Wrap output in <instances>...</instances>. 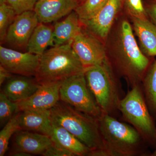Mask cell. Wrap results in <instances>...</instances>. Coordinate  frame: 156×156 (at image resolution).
I'll return each instance as SVG.
<instances>
[{
    "label": "cell",
    "instance_id": "obj_8",
    "mask_svg": "<svg viewBox=\"0 0 156 156\" xmlns=\"http://www.w3.org/2000/svg\"><path fill=\"white\" fill-rule=\"evenodd\" d=\"M85 68L103 63L108 56L101 39L84 27L70 43Z\"/></svg>",
    "mask_w": 156,
    "mask_h": 156
},
{
    "label": "cell",
    "instance_id": "obj_5",
    "mask_svg": "<svg viewBox=\"0 0 156 156\" xmlns=\"http://www.w3.org/2000/svg\"><path fill=\"white\" fill-rule=\"evenodd\" d=\"M85 72V68L74 52L70 44L54 46L40 57L35 77L40 84L64 80Z\"/></svg>",
    "mask_w": 156,
    "mask_h": 156
},
{
    "label": "cell",
    "instance_id": "obj_12",
    "mask_svg": "<svg viewBox=\"0 0 156 156\" xmlns=\"http://www.w3.org/2000/svg\"><path fill=\"white\" fill-rule=\"evenodd\" d=\"M123 0H108L103 7L88 20L83 27L101 39L106 38L122 4Z\"/></svg>",
    "mask_w": 156,
    "mask_h": 156
},
{
    "label": "cell",
    "instance_id": "obj_19",
    "mask_svg": "<svg viewBox=\"0 0 156 156\" xmlns=\"http://www.w3.org/2000/svg\"><path fill=\"white\" fill-rule=\"evenodd\" d=\"M83 27L75 11L69 14L65 19L56 23L53 28L54 46L69 44Z\"/></svg>",
    "mask_w": 156,
    "mask_h": 156
},
{
    "label": "cell",
    "instance_id": "obj_35",
    "mask_svg": "<svg viewBox=\"0 0 156 156\" xmlns=\"http://www.w3.org/2000/svg\"><path fill=\"white\" fill-rule=\"evenodd\" d=\"M153 1H156V0H153Z\"/></svg>",
    "mask_w": 156,
    "mask_h": 156
},
{
    "label": "cell",
    "instance_id": "obj_14",
    "mask_svg": "<svg viewBox=\"0 0 156 156\" xmlns=\"http://www.w3.org/2000/svg\"><path fill=\"white\" fill-rule=\"evenodd\" d=\"M40 86L35 77L12 76L7 80L2 92L9 99L17 103L30 97Z\"/></svg>",
    "mask_w": 156,
    "mask_h": 156
},
{
    "label": "cell",
    "instance_id": "obj_23",
    "mask_svg": "<svg viewBox=\"0 0 156 156\" xmlns=\"http://www.w3.org/2000/svg\"><path fill=\"white\" fill-rule=\"evenodd\" d=\"M108 0H85L75 10L81 23L93 17L105 5Z\"/></svg>",
    "mask_w": 156,
    "mask_h": 156
},
{
    "label": "cell",
    "instance_id": "obj_11",
    "mask_svg": "<svg viewBox=\"0 0 156 156\" xmlns=\"http://www.w3.org/2000/svg\"><path fill=\"white\" fill-rule=\"evenodd\" d=\"M62 81L40 84L35 92L25 100L17 102L18 112L25 110H49L60 100L59 91Z\"/></svg>",
    "mask_w": 156,
    "mask_h": 156
},
{
    "label": "cell",
    "instance_id": "obj_10",
    "mask_svg": "<svg viewBox=\"0 0 156 156\" xmlns=\"http://www.w3.org/2000/svg\"><path fill=\"white\" fill-rule=\"evenodd\" d=\"M39 23L34 10L17 15L9 27L5 40L15 48H27L29 41Z\"/></svg>",
    "mask_w": 156,
    "mask_h": 156
},
{
    "label": "cell",
    "instance_id": "obj_32",
    "mask_svg": "<svg viewBox=\"0 0 156 156\" xmlns=\"http://www.w3.org/2000/svg\"><path fill=\"white\" fill-rule=\"evenodd\" d=\"M7 3V0H0V5Z\"/></svg>",
    "mask_w": 156,
    "mask_h": 156
},
{
    "label": "cell",
    "instance_id": "obj_13",
    "mask_svg": "<svg viewBox=\"0 0 156 156\" xmlns=\"http://www.w3.org/2000/svg\"><path fill=\"white\" fill-rule=\"evenodd\" d=\"M78 0H39L35 6L39 23L55 22L75 11Z\"/></svg>",
    "mask_w": 156,
    "mask_h": 156
},
{
    "label": "cell",
    "instance_id": "obj_21",
    "mask_svg": "<svg viewBox=\"0 0 156 156\" xmlns=\"http://www.w3.org/2000/svg\"><path fill=\"white\" fill-rule=\"evenodd\" d=\"M141 86L149 110L156 121V59L146 72Z\"/></svg>",
    "mask_w": 156,
    "mask_h": 156
},
{
    "label": "cell",
    "instance_id": "obj_33",
    "mask_svg": "<svg viewBox=\"0 0 156 156\" xmlns=\"http://www.w3.org/2000/svg\"><path fill=\"white\" fill-rule=\"evenodd\" d=\"M151 156H156V147L153 152L152 153L151 155Z\"/></svg>",
    "mask_w": 156,
    "mask_h": 156
},
{
    "label": "cell",
    "instance_id": "obj_20",
    "mask_svg": "<svg viewBox=\"0 0 156 156\" xmlns=\"http://www.w3.org/2000/svg\"><path fill=\"white\" fill-rule=\"evenodd\" d=\"M49 47H54L53 28L39 23L29 41L27 51L41 56Z\"/></svg>",
    "mask_w": 156,
    "mask_h": 156
},
{
    "label": "cell",
    "instance_id": "obj_27",
    "mask_svg": "<svg viewBox=\"0 0 156 156\" xmlns=\"http://www.w3.org/2000/svg\"><path fill=\"white\" fill-rule=\"evenodd\" d=\"M126 4L131 16L139 17H147L141 0H126Z\"/></svg>",
    "mask_w": 156,
    "mask_h": 156
},
{
    "label": "cell",
    "instance_id": "obj_26",
    "mask_svg": "<svg viewBox=\"0 0 156 156\" xmlns=\"http://www.w3.org/2000/svg\"><path fill=\"white\" fill-rule=\"evenodd\" d=\"M39 0H7V4L11 6L17 15L26 11H33Z\"/></svg>",
    "mask_w": 156,
    "mask_h": 156
},
{
    "label": "cell",
    "instance_id": "obj_3",
    "mask_svg": "<svg viewBox=\"0 0 156 156\" xmlns=\"http://www.w3.org/2000/svg\"><path fill=\"white\" fill-rule=\"evenodd\" d=\"M97 119L108 156L151 155L147 144L131 125L103 112Z\"/></svg>",
    "mask_w": 156,
    "mask_h": 156
},
{
    "label": "cell",
    "instance_id": "obj_2",
    "mask_svg": "<svg viewBox=\"0 0 156 156\" xmlns=\"http://www.w3.org/2000/svg\"><path fill=\"white\" fill-rule=\"evenodd\" d=\"M51 122L65 128L91 150L89 156H108L97 118L59 100L50 110Z\"/></svg>",
    "mask_w": 156,
    "mask_h": 156
},
{
    "label": "cell",
    "instance_id": "obj_30",
    "mask_svg": "<svg viewBox=\"0 0 156 156\" xmlns=\"http://www.w3.org/2000/svg\"><path fill=\"white\" fill-rule=\"evenodd\" d=\"M12 73L2 66L0 65V85L12 76Z\"/></svg>",
    "mask_w": 156,
    "mask_h": 156
},
{
    "label": "cell",
    "instance_id": "obj_25",
    "mask_svg": "<svg viewBox=\"0 0 156 156\" xmlns=\"http://www.w3.org/2000/svg\"><path fill=\"white\" fill-rule=\"evenodd\" d=\"M17 102L9 99L2 92L0 93V123L1 126L7 123L18 112Z\"/></svg>",
    "mask_w": 156,
    "mask_h": 156
},
{
    "label": "cell",
    "instance_id": "obj_4",
    "mask_svg": "<svg viewBox=\"0 0 156 156\" xmlns=\"http://www.w3.org/2000/svg\"><path fill=\"white\" fill-rule=\"evenodd\" d=\"M87 86L102 112L117 118L124 95L108 58L103 63L85 69Z\"/></svg>",
    "mask_w": 156,
    "mask_h": 156
},
{
    "label": "cell",
    "instance_id": "obj_16",
    "mask_svg": "<svg viewBox=\"0 0 156 156\" xmlns=\"http://www.w3.org/2000/svg\"><path fill=\"white\" fill-rule=\"evenodd\" d=\"M131 18L143 53L149 57L156 56V26L147 17L131 16Z\"/></svg>",
    "mask_w": 156,
    "mask_h": 156
},
{
    "label": "cell",
    "instance_id": "obj_29",
    "mask_svg": "<svg viewBox=\"0 0 156 156\" xmlns=\"http://www.w3.org/2000/svg\"><path fill=\"white\" fill-rule=\"evenodd\" d=\"M147 5L145 11L147 17L150 18L151 21L156 26V1L151 0Z\"/></svg>",
    "mask_w": 156,
    "mask_h": 156
},
{
    "label": "cell",
    "instance_id": "obj_17",
    "mask_svg": "<svg viewBox=\"0 0 156 156\" xmlns=\"http://www.w3.org/2000/svg\"><path fill=\"white\" fill-rule=\"evenodd\" d=\"M19 122L21 130L50 135L52 128L50 110L22 111L20 113Z\"/></svg>",
    "mask_w": 156,
    "mask_h": 156
},
{
    "label": "cell",
    "instance_id": "obj_22",
    "mask_svg": "<svg viewBox=\"0 0 156 156\" xmlns=\"http://www.w3.org/2000/svg\"><path fill=\"white\" fill-rule=\"evenodd\" d=\"M20 113V112H18L10 119L0 132V156L6 153L12 135L21 130L19 125Z\"/></svg>",
    "mask_w": 156,
    "mask_h": 156
},
{
    "label": "cell",
    "instance_id": "obj_18",
    "mask_svg": "<svg viewBox=\"0 0 156 156\" xmlns=\"http://www.w3.org/2000/svg\"><path fill=\"white\" fill-rule=\"evenodd\" d=\"M49 136L54 144L71 153L74 156H89L91 153L89 148L74 135L65 128L52 122Z\"/></svg>",
    "mask_w": 156,
    "mask_h": 156
},
{
    "label": "cell",
    "instance_id": "obj_28",
    "mask_svg": "<svg viewBox=\"0 0 156 156\" xmlns=\"http://www.w3.org/2000/svg\"><path fill=\"white\" fill-rule=\"evenodd\" d=\"M42 155L44 156H74L68 151L53 143L46 150Z\"/></svg>",
    "mask_w": 156,
    "mask_h": 156
},
{
    "label": "cell",
    "instance_id": "obj_7",
    "mask_svg": "<svg viewBox=\"0 0 156 156\" xmlns=\"http://www.w3.org/2000/svg\"><path fill=\"white\" fill-rule=\"evenodd\" d=\"M59 95L60 100L92 117L98 119L102 113L87 86L84 72L64 80L60 87Z\"/></svg>",
    "mask_w": 156,
    "mask_h": 156
},
{
    "label": "cell",
    "instance_id": "obj_24",
    "mask_svg": "<svg viewBox=\"0 0 156 156\" xmlns=\"http://www.w3.org/2000/svg\"><path fill=\"white\" fill-rule=\"evenodd\" d=\"M17 16L14 9L9 4L0 5V39L2 42L5 39L9 27Z\"/></svg>",
    "mask_w": 156,
    "mask_h": 156
},
{
    "label": "cell",
    "instance_id": "obj_31",
    "mask_svg": "<svg viewBox=\"0 0 156 156\" xmlns=\"http://www.w3.org/2000/svg\"><path fill=\"white\" fill-rule=\"evenodd\" d=\"M11 155L13 156H31L32 155L25 152L24 151L19 150H14L13 152L11 153Z\"/></svg>",
    "mask_w": 156,
    "mask_h": 156
},
{
    "label": "cell",
    "instance_id": "obj_15",
    "mask_svg": "<svg viewBox=\"0 0 156 156\" xmlns=\"http://www.w3.org/2000/svg\"><path fill=\"white\" fill-rule=\"evenodd\" d=\"M53 144L50 136L46 134L20 130L15 133L14 144L15 150H19L31 154H43Z\"/></svg>",
    "mask_w": 156,
    "mask_h": 156
},
{
    "label": "cell",
    "instance_id": "obj_34",
    "mask_svg": "<svg viewBox=\"0 0 156 156\" xmlns=\"http://www.w3.org/2000/svg\"><path fill=\"white\" fill-rule=\"evenodd\" d=\"M78 1H83H83H85V0H78Z\"/></svg>",
    "mask_w": 156,
    "mask_h": 156
},
{
    "label": "cell",
    "instance_id": "obj_9",
    "mask_svg": "<svg viewBox=\"0 0 156 156\" xmlns=\"http://www.w3.org/2000/svg\"><path fill=\"white\" fill-rule=\"evenodd\" d=\"M40 57L27 52L21 53L0 47V65L12 74L27 76H35L38 68Z\"/></svg>",
    "mask_w": 156,
    "mask_h": 156
},
{
    "label": "cell",
    "instance_id": "obj_6",
    "mask_svg": "<svg viewBox=\"0 0 156 156\" xmlns=\"http://www.w3.org/2000/svg\"><path fill=\"white\" fill-rule=\"evenodd\" d=\"M119 110L122 119L136 129L149 147H156L155 120L151 115L141 84L128 90L120 102Z\"/></svg>",
    "mask_w": 156,
    "mask_h": 156
},
{
    "label": "cell",
    "instance_id": "obj_1",
    "mask_svg": "<svg viewBox=\"0 0 156 156\" xmlns=\"http://www.w3.org/2000/svg\"><path fill=\"white\" fill-rule=\"evenodd\" d=\"M115 50L109 60L118 75L126 79L131 88L140 85L153 61L140 50L130 23L124 20L118 30Z\"/></svg>",
    "mask_w": 156,
    "mask_h": 156
}]
</instances>
